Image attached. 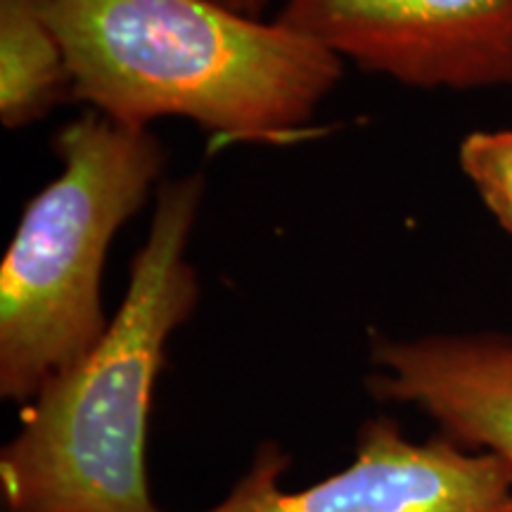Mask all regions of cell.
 I'll return each instance as SVG.
<instances>
[{"mask_svg":"<svg viewBox=\"0 0 512 512\" xmlns=\"http://www.w3.org/2000/svg\"><path fill=\"white\" fill-rule=\"evenodd\" d=\"M74 100L60 41L41 0H0V121L31 126Z\"/></svg>","mask_w":512,"mask_h":512,"instance_id":"obj_7","label":"cell"},{"mask_svg":"<svg viewBox=\"0 0 512 512\" xmlns=\"http://www.w3.org/2000/svg\"><path fill=\"white\" fill-rule=\"evenodd\" d=\"M204 188L200 171L159 185L110 328L41 389L22 432L3 448L8 512H159L147 486V420L169 337L200 302L188 247Z\"/></svg>","mask_w":512,"mask_h":512,"instance_id":"obj_2","label":"cell"},{"mask_svg":"<svg viewBox=\"0 0 512 512\" xmlns=\"http://www.w3.org/2000/svg\"><path fill=\"white\" fill-rule=\"evenodd\" d=\"M458 162L489 214L512 235V128L472 131L460 143Z\"/></svg>","mask_w":512,"mask_h":512,"instance_id":"obj_8","label":"cell"},{"mask_svg":"<svg viewBox=\"0 0 512 512\" xmlns=\"http://www.w3.org/2000/svg\"><path fill=\"white\" fill-rule=\"evenodd\" d=\"M368 387L408 403L463 448L512 465V335H425L375 339Z\"/></svg>","mask_w":512,"mask_h":512,"instance_id":"obj_6","label":"cell"},{"mask_svg":"<svg viewBox=\"0 0 512 512\" xmlns=\"http://www.w3.org/2000/svg\"><path fill=\"white\" fill-rule=\"evenodd\" d=\"M60 174L31 197L0 264V394L34 401L100 342L114 238L162 178L150 128L88 110L53 140Z\"/></svg>","mask_w":512,"mask_h":512,"instance_id":"obj_3","label":"cell"},{"mask_svg":"<svg viewBox=\"0 0 512 512\" xmlns=\"http://www.w3.org/2000/svg\"><path fill=\"white\" fill-rule=\"evenodd\" d=\"M287 456L261 448L252 472L209 512H512V465L444 434L425 444L389 418L358 434L347 470L302 491H285Z\"/></svg>","mask_w":512,"mask_h":512,"instance_id":"obj_5","label":"cell"},{"mask_svg":"<svg viewBox=\"0 0 512 512\" xmlns=\"http://www.w3.org/2000/svg\"><path fill=\"white\" fill-rule=\"evenodd\" d=\"M74 100L126 126L178 117L223 143L294 145L344 62L216 0H41Z\"/></svg>","mask_w":512,"mask_h":512,"instance_id":"obj_1","label":"cell"},{"mask_svg":"<svg viewBox=\"0 0 512 512\" xmlns=\"http://www.w3.org/2000/svg\"><path fill=\"white\" fill-rule=\"evenodd\" d=\"M216 3L226 5V8L240 12V15L264 19V12L271 0H216Z\"/></svg>","mask_w":512,"mask_h":512,"instance_id":"obj_9","label":"cell"},{"mask_svg":"<svg viewBox=\"0 0 512 512\" xmlns=\"http://www.w3.org/2000/svg\"><path fill=\"white\" fill-rule=\"evenodd\" d=\"M275 22L401 86H512V0H285Z\"/></svg>","mask_w":512,"mask_h":512,"instance_id":"obj_4","label":"cell"}]
</instances>
